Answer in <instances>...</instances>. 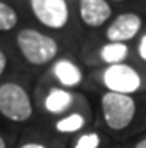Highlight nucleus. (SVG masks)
<instances>
[{
	"mask_svg": "<svg viewBox=\"0 0 146 148\" xmlns=\"http://www.w3.org/2000/svg\"><path fill=\"white\" fill-rule=\"evenodd\" d=\"M81 20L88 27H100L112 15V8L106 0H79Z\"/></svg>",
	"mask_w": 146,
	"mask_h": 148,
	"instance_id": "0eeeda50",
	"label": "nucleus"
},
{
	"mask_svg": "<svg viewBox=\"0 0 146 148\" xmlns=\"http://www.w3.org/2000/svg\"><path fill=\"white\" fill-rule=\"evenodd\" d=\"M139 56L146 62V34H143V38L140 39V43H139Z\"/></svg>",
	"mask_w": 146,
	"mask_h": 148,
	"instance_id": "4468645a",
	"label": "nucleus"
},
{
	"mask_svg": "<svg viewBox=\"0 0 146 148\" xmlns=\"http://www.w3.org/2000/svg\"><path fill=\"white\" fill-rule=\"evenodd\" d=\"M115 2H122V0H115Z\"/></svg>",
	"mask_w": 146,
	"mask_h": 148,
	"instance_id": "6ab92c4d",
	"label": "nucleus"
},
{
	"mask_svg": "<svg viewBox=\"0 0 146 148\" xmlns=\"http://www.w3.org/2000/svg\"><path fill=\"white\" fill-rule=\"evenodd\" d=\"M6 66H7V58H6L3 51H0V76H2V73L5 72Z\"/></svg>",
	"mask_w": 146,
	"mask_h": 148,
	"instance_id": "2eb2a0df",
	"label": "nucleus"
},
{
	"mask_svg": "<svg viewBox=\"0 0 146 148\" xmlns=\"http://www.w3.org/2000/svg\"><path fill=\"white\" fill-rule=\"evenodd\" d=\"M30 6L37 21L49 29L60 30L69 21L66 0H30Z\"/></svg>",
	"mask_w": 146,
	"mask_h": 148,
	"instance_id": "39448f33",
	"label": "nucleus"
},
{
	"mask_svg": "<svg viewBox=\"0 0 146 148\" xmlns=\"http://www.w3.org/2000/svg\"><path fill=\"white\" fill-rule=\"evenodd\" d=\"M0 148H6V142L2 136H0Z\"/></svg>",
	"mask_w": 146,
	"mask_h": 148,
	"instance_id": "a211bd4d",
	"label": "nucleus"
},
{
	"mask_svg": "<svg viewBox=\"0 0 146 148\" xmlns=\"http://www.w3.org/2000/svg\"><path fill=\"white\" fill-rule=\"evenodd\" d=\"M18 24V15L12 6L0 0V32H9Z\"/></svg>",
	"mask_w": 146,
	"mask_h": 148,
	"instance_id": "f8f14e48",
	"label": "nucleus"
},
{
	"mask_svg": "<svg viewBox=\"0 0 146 148\" xmlns=\"http://www.w3.org/2000/svg\"><path fill=\"white\" fill-rule=\"evenodd\" d=\"M100 136L96 132L85 133L76 141L73 148H98L100 147Z\"/></svg>",
	"mask_w": 146,
	"mask_h": 148,
	"instance_id": "ddd939ff",
	"label": "nucleus"
},
{
	"mask_svg": "<svg viewBox=\"0 0 146 148\" xmlns=\"http://www.w3.org/2000/svg\"><path fill=\"white\" fill-rule=\"evenodd\" d=\"M103 84L107 88V91L130 96L131 93L140 88L142 78L139 72L131 66L125 63H118V64H110L105 71Z\"/></svg>",
	"mask_w": 146,
	"mask_h": 148,
	"instance_id": "20e7f679",
	"label": "nucleus"
},
{
	"mask_svg": "<svg viewBox=\"0 0 146 148\" xmlns=\"http://www.w3.org/2000/svg\"><path fill=\"white\" fill-rule=\"evenodd\" d=\"M0 114L5 118L22 123L33 115V105L29 93L16 82L0 85Z\"/></svg>",
	"mask_w": 146,
	"mask_h": 148,
	"instance_id": "f03ea898",
	"label": "nucleus"
},
{
	"mask_svg": "<svg viewBox=\"0 0 146 148\" xmlns=\"http://www.w3.org/2000/svg\"><path fill=\"white\" fill-rule=\"evenodd\" d=\"M84 126H85V118L78 112H75V114H70L58 120L55 123V130L60 133H73V132H79Z\"/></svg>",
	"mask_w": 146,
	"mask_h": 148,
	"instance_id": "9b49d317",
	"label": "nucleus"
},
{
	"mask_svg": "<svg viewBox=\"0 0 146 148\" xmlns=\"http://www.w3.org/2000/svg\"><path fill=\"white\" fill-rule=\"evenodd\" d=\"M20 148H48V147L43 144H39V142H27V144L21 145Z\"/></svg>",
	"mask_w": 146,
	"mask_h": 148,
	"instance_id": "dca6fc26",
	"label": "nucleus"
},
{
	"mask_svg": "<svg viewBox=\"0 0 146 148\" xmlns=\"http://www.w3.org/2000/svg\"><path fill=\"white\" fill-rule=\"evenodd\" d=\"M73 103V96L64 88H51L48 96L45 97V109L49 114H61L70 108Z\"/></svg>",
	"mask_w": 146,
	"mask_h": 148,
	"instance_id": "1a4fd4ad",
	"label": "nucleus"
},
{
	"mask_svg": "<svg viewBox=\"0 0 146 148\" xmlns=\"http://www.w3.org/2000/svg\"><path fill=\"white\" fill-rule=\"evenodd\" d=\"M142 27V18L137 14L125 12L118 15L106 30V38L109 42H122L131 40Z\"/></svg>",
	"mask_w": 146,
	"mask_h": 148,
	"instance_id": "423d86ee",
	"label": "nucleus"
},
{
	"mask_svg": "<svg viewBox=\"0 0 146 148\" xmlns=\"http://www.w3.org/2000/svg\"><path fill=\"white\" fill-rule=\"evenodd\" d=\"M134 148H146V138H145V139H142V141H139V142H137Z\"/></svg>",
	"mask_w": 146,
	"mask_h": 148,
	"instance_id": "f3484780",
	"label": "nucleus"
},
{
	"mask_svg": "<svg viewBox=\"0 0 146 148\" xmlns=\"http://www.w3.org/2000/svg\"><path fill=\"white\" fill-rule=\"evenodd\" d=\"M101 112L106 126L118 132L131 124L136 114V103L128 94L106 91L101 97Z\"/></svg>",
	"mask_w": 146,
	"mask_h": 148,
	"instance_id": "7ed1b4c3",
	"label": "nucleus"
},
{
	"mask_svg": "<svg viewBox=\"0 0 146 148\" xmlns=\"http://www.w3.org/2000/svg\"><path fill=\"white\" fill-rule=\"evenodd\" d=\"M16 43L22 57L34 66L52 62L58 53L57 42L34 29H22L16 36Z\"/></svg>",
	"mask_w": 146,
	"mask_h": 148,
	"instance_id": "f257e3e1",
	"label": "nucleus"
},
{
	"mask_svg": "<svg viewBox=\"0 0 146 148\" xmlns=\"http://www.w3.org/2000/svg\"><path fill=\"white\" fill-rule=\"evenodd\" d=\"M52 73L57 81L64 87H76L82 81V72L73 62L67 58H60L52 66Z\"/></svg>",
	"mask_w": 146,
	"mask_h": 148,
	"instance_id": "6e6552de",
	"label": "nucleus"
},
{
	"mask_svg": "<svg viewBox=\"0 0 146 148\" xmlns=\"http://www.w3.org/2000/svg\"><path fill=\"white\" fill-rule=\"evenodd\" d=\"M128 56V47L122 42H109L100 51V57L105 63L110 64H118L122 63Z\"/></svg>",
	"mask_w": 146,
	"mask_h": 148,
	"instance_id": "9d476101",
	"label": "nucleus"
}]
</instances>
